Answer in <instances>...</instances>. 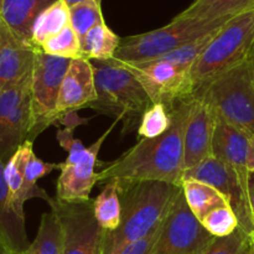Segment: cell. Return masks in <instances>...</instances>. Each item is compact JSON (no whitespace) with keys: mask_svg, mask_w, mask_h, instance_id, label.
<instances>
[{"mask_svg":"<svg viewBox=\"0 0 254 254\" xmlns=\"http://www.w3.org/2000/svg\"><path fill=\"white\" fill-rule=\"evenodd\" d=\"M36 51L0 19V88L16 83L31 73Z\"/></svg>","mask_w":254,"mask_h":254,"instance_id":"e0dca14e","label":"cell"},{"mask_svg":"<svg viewBox=\"0 0 254 254\" xmlns=\"http://www.w3.org/2000/svg\"><path fill=\"white\" fill-rule=\"evenodd\" d=\"M191 101L179 104L171 112L170 129L154 139L141 138L117 160L99 173L101 181L117 179L123 183L160 181L174 186L183 184L184 130L190 112Z\"/></svg>","mask_w":254,"mask_h":254,"instance_id":"6da1fadb","label":"cell"},{"mask_svg":"<svg viewBox=\"0 0 254 254\" xmlns=\"http://www.w3.org/2000/svg\"><path fill=\"white\" fill-rule=\"evenodd\" d=\"M119 64L138 78L151 103H163L170 112L195 96L190 69L181 68L160 60L144 64Z\"/></svg>","mask_w":254,"mask_h":254,"instance_id":"30bf717a","label":"cell"},{"mask_svg":"<svg viewBox=\"0 0 254 254\" xmlns=\"http://www.w3.org/2000/svg\"><path fill=\"white\" fill-rule=\"evenodd\" d=\"M69 15H71V27L77 34L79 41H82L89 30L102 22H106L102 14L101 4H98L97 0H86L73 6H69Z\"/></svg>","mask_w":254,"mask_h":254,"instance_id":"4316f807","label":"cell"},{"mask_svg":"<svg viewBox=\"0 0 254 254\" xmlns=\"http://www.w3.org/2000/svg\"><path fill=\"white\" fill-rule=\"evenodd\" d=\"M230 19L232 17L216 20L174 17L170 24L160 29L122 39L121 46L113 60L126 64L155 61L189 42L216 31Z\"/></svg>","mask_w":254,"mask_h":254,"instance_id":"5b68a950","label":"cell"},{"mask_svg":"<svg viewBox=\"0 0 254 254\" xmlns=\"http://www.w3.org/2000/svg\"><path fill=\"white\" fill-rule=\"evenodd\" d=\"M216 31H217V30H216ZM216 31L210 32V34L205 35V36L200 37V39L195 40V41L189 42V44L181 46L180 49L175 50V51L173 52H169L165 56L160 57V59L158 60L169 62V64H174V66L181 67V68L191 69V67L193 66L196 60L200 57V55L205 51L207 45L210 44L211 39H212L213 35L216 34Z\"/></svg>","mask_w":254,"mask_h":254,"instance_id":"1f68e13d","label":"cell"},{"mask_svg":"<svg viewBox=\"0 0 254 254\" xmlns=\"http://www.w3.org/2000/svg\"><path fill=\"white\" fill-rule=\"evenodd\" d=\"M251 136L252 135L217 116L215 135H213L212 154L215 158L222 160L235 171L248 200H250L251 180L250 165H248Z\"/></svg>","mask_w":254,"mask_h":254,"instance_id":"9a60e30c","label":"cell"},{"mask_svg":"<svg viewBox=\"0 0 254 254\" xmlns=\"http://www.w3.org/2000/svg\"><path fill=\"white\" fill-rule=\"evenodd\" d=\"M0 254H12L9 250H7L6 246L2 243L1 240H0Z\"/></svg>","mask_w":254,"mask_h":254,"instance_id":"74e56055","label":"cell"},{"mask_svg":"<svg viewBox=\"0 0 254 254\" xmlns=\"http://www.w3.org/2000/svg\"><path fill=\"white\" fill-rule=\"evenodd\" d=\"M96 99L97 89L93 64L86 59L72 60L60 91L57 121L64 114L77 112L93 103Z\"/></svg>","mask_w":254,"mask_h":254,"instance_id":"2e32d148","label":"cell"},{"mask_svg":"<svg viewBox=\"0 0 254 254\" xmlns=\"http://www.w3.org/2000/svg\"><path fill=\"white\" fill-rule=\"evenodd\" d=\"M171 123V112L163 103H153L141 117L138 135L144 139L158 138L170 129Z\"/></svg>","mask_w":254,"mask_h":254,"instance_id":"83f0119b","label":"cell"},{"mask_svg":"<svg viewBox=\"0 0 254 254\" xmlns=\"http://www.w3.org/2000/svg\"><path fill=\"white\" fill-rule=\"evenodd\" d=\"M252 10H254V0H193L188 9L175 17L216 20L237 16Z\"/></svg>","mask_w":254,"mask_h":254,"instance_id":"44dd1931","label":"cell"},{"mask_svg":"<svg viewBox=\"0 0 254 254\" xmlns=\"http://www.w3.org/2000/svg\"><path fill=\"white\" fill-rule=\"evenodd\" d=\"M64 1L67 2V5H68V6H73V5L78 4V2L86 1V0H64Z\"/></svg>","mask_w":254,"mask_h":254,"instance_id":"f35d334b","label":"cell"},{"mask_svg":"<svg viewBox=\"0 0 254 254\" xmlns=\"http://www.w3.org/2000/svg\"><path fill=\"white\" fill-rule=\"evenodd\" d=\"M49 205L61 223L62 254H102L104 230L94 217L92 201L67 203L55 197Z\"/></svg>","mask_w":254,"mask_h":254,"instance_id":"8fae6325","label":"cell"},{"mask_svg":"<svg viewBox=\"0 0 254 254\" xmlns=\"http://www.w3.org/2000/svg\"><path fill=\"white\" fill-rule=\"evenodd\" d=\"M97 2H98V4H101V2H102V0H97Z\"/></svg>","mask_w":254,"mask_h":254,"instance_id":"b9f144b4","label":"cell"},{"mask_svg":"<svg viewBox=\"0 0 254 254\" xmlns=\"http://www.w3.org/2000/svg\"><path fill=\"white\" fill-rule=\"evenodd\" d=\"M253 60H254V55H253Z\"/></svg>","mask_w":254,"mask_h":254,"instance_id":"ee69618b","label":"cell"},{"mask_svg":"<svg viewBox=\"0 0 254 254\" xmlns=\"http://www.w3.org/2000/svg\"><path fill=\"white\" fill-rule=\"evenodd\" d=\"M254 55V10L228 20L216 31L190 69L195 94ZM195 97V96H193Z\"/></svg>","mask_w":254,"mask_h":254,"instance_id":"3957f363","label":"cell"},{"mask_svg":"<svg viewBox=\"0 0 254 254\" xmlns=\"http://www.w3.org/2000/svg\"><path fill=\"white\" fill-rule=\"evenodd\" d=\"M250 201L252 210L254 211V174H251V180H250Z\"/></svg>","mask_w":254,"mask_h":254,"instance_id":"8d00e7d4","label":"cell"},{"mask_svg":"<svg viewBox=\"0 0 254 254\" xmlns=\"http://www.w3.org/2000/svg\"><path fill=\"white\" fill-rule=\"evenodd\" d=\"M202 254H252V242L250 235L238 227L232 235L213 238Z\"/></svg>","mask_w":254,"mask_h":254,"instance_id":"4dcf8cb0","label":"cell"},{"mask_svg":"<svg viewBox=\"0 0 254 254\" xmlns=\"http://www.w3.org/2000/svg\"><path fill=\"white\" fill-rule=\"evenodd\" d=\"M64 253V235L59 216L51 210L42 215L39 231L34 242L19 254H62Z\"/></svg>","mask_w":254,"mask_h":254,"instance_id":"484cf974","label":"cell"},{"mask_svg":"<svg viewBox=\"0 0 254 254\" xmlns=\"http://www.w3.org/2000/svg\"><path fill=\"white\" fill-rule=\"evenodd\" d=\"M185 179H195L212 186L228 200L237 215L240 227L248 235L253 230V210L250 200L245 195L235 171L220 159L211 156L197 166L184 171Z\"/></svg>","mask_w":254,"mask_h":254,"instance_id":"7c38bea8","label":"cell"},{"mask_svg":"<svg viewBox=\"0 0 254 254\" xmlns=\"http://www.w3.org/2000/svg\"><path fill=\"white\" fill-rule=\"evenodd\" d=\"M250 237H251V242H252V250L254 251V211H253V230L252 232H251Z\"/></svg>","mask_w":254,"mask_h":254,"instance_id":"ab89813d","label":"cell"},{"mask_svg":"<svg viewBox=\"0 0 254 254\" xmlns=\"http://www.w3.org/2000/svg\"><path fill=\"white\" fill-rule=\"evenodd\" d=\"M212 106L218 117L254 135L253 57L195 94Z\"/></svg>","mask_w":254,"mask_h":254,"instance_id":"8992f818","label":"cell"},{"mask_svg":"<svg viewBox=\"0 0 254 254\" xmlns=\"http://www.w3.org/2000/svg\"><path fill=\"white\" fill-rule=\"evenodd\" d=\"M118 121H114L112 126L86 149L83 158L79 163L73 165L60 164V176L56 186V198L67 203H79L91 201L89 195L98 181H101L99 173L94 171L98 163V153L107 136L112 133Z\"/></svg>","mask_w":254,"mask_h":254,"instance_id":"4fadbf2b","label":"cell"},{"mask_svg":"<svg viewBox=\"0 0 254 254\" xmlns=\"http://www.w3.org/2000/svg\"><path fill=\"white\" fill-rule=\"evenodd\" d=\"M73 129L64 128L57 130V140L60 145L67 151V159L64 161V165H73V164L79 163L86 153V146L82 144L79 139L74 138Z\"/></svg>","mask_w":254,"mask_h":254,"instance_id":"d6a6232c","label":"cell"},{"mask_svg":"<svg viewBox=\"0 0 254 254\" xmlns=\"http://www.w3.org/2000/svg\"><path fill=\"white\" fill-rule=\"evenodd\" d=\"M166 216V215H165ZM164 216V218H165ZM164 218L161 220V222L149 233L148 236H145L141 240L136 241V242L130 243L127 247H124L118 254H151L154 246H155L156 240H158L159 235H160L161 227H163Z\"/></svg>","mask_w":254,"mask_h":254,"instance_id":"836d02e7","label":"cell"},{"mask_svg":"<svg viewBox=\"0 0 254 254\" xmlns=\"http://www.w3.org/2000/svg\"><path fill=\"white\" fill-rule=\"evenodd\" d=\"M87 122H88L87 119L78 117L77 112H69V113H66L60 117L59 121L56 122V126L57 124H62V126H64V128H69L74 130V128H77L81 124H86Z\"/></svg>","mask_w":254,"mask_h":254,"instance_id":"e575fe53","label":"cell"},{"mask_svg":"<svg viewBox=\"0 0 254 254\" xmlns=\"http://www.w3.org/2000/svg\"><path fill=\"white\" fill-rule=\"evenodd\" d=\"M201 225L213 237H226L240 227V221L233 208L226 205L211 211L201 221Z\"/></svg>","mask_w":254,"mask_h":254,"instance_id":"f546056e","label":"cell"},{"mask_svg":"<svg viewBox=\"0 0 254 254\" xmlns=\"http://www.w3.org/2000/svg\"><path fill=\"white\" fill-rule=\"evenodd\" d=\"M122 39L109 29L106 22L89 30L82 39L81 50L83 59L89 61H109L116 57Z\"/></svg>","mask_w":254,"mask_h":254,"instance_id":"cb8c5ba5","label":"cell"},{"mask_svg":"<svg viewBox=\"0 0 254 254\" xmlns=\"http://www.w3.org/2000/svg\"><path fill=\"white\" fill-rule=\"evenodd\" d=\"M31 73L0 88V160L6 164L29 140L32 126Z\"/></svg>","mask_w":254,"mask_h":254,"instance_id":"9c48e42d","label":"cell"},{"mask_svg":"<svg viewBox=\"0 0 254 254\" xmlns=\"http://www.w3.org/2000/svg\"><path fill=\"white\" fill-rule=\"evenodd\" d=\"M40 50L44 54L62 57V59H83L81 50V41H79L74 30L71 27V25L67 26L64 30H62L60 34L55 35L51 39L45 41L42 46L40 47Z\"/></svg>","mask_w":254,"mask_h":254,"instance_id":"f1b7e54d","label":"cell"},{"mask_svg":"<svg viewBox=\"0 0 254 254\" xmlns=\"http://www.w3.org/2000/svg\"><path fill=\"white\" fill-rule=\"evenodd\" d=\"M252 254H254V251L253 250H252Z\"/></svg>","mask_w":254,"mask_h":254,"instance_id":"7bdbcfd3","label":"cell"},{"mask_svg":"<svg viewBox=\"0 0 254 254\" xmlns=\"http://www.w3.org/2000/svg\"><path fill=\"white\" fill-rule=\"evenodd\" d=\"M213 238L192 215L180 188L166 212L151 254H202Z\"/></svg>","mask_w":254,"mask_h":254,"instance_id":"ba28073f","label":"cell"},{"mask_svg":"<svg viewBox=\"0 0 254 254\" xmlns=\"http://www.w3.org/2000/svg\"><path fill=\"white\" fill-rule=\"evenodd\" d=\"M34 141L26 140L5 164V179L10 192L11 206L15 212L21 217H25L24 203L25 198V169L30 158L34 154L32 149Z\"/></svg>","mask_w":254,"mask_h":254,"instance_id":"ffe728a7","label":"cell"},{"mask_svg":"<svg viewBox=\"0 0 254 254\" xmlns=\"http://www.w3.org/2000/svg\"><path fill=\"white\" fill-rule=\"evenodd\" d=\"M179 189L160 181H121V223L117 230L104 231L102 254H118L148 236L166 215Z\"/></svg>","mask_w":254,"mask_h":254,"instance_id":"7a4b0ae2","label":"cell"},{"mask_svg":"<svg viewBox=\"0 0 254 254\" xmlns=\"http://www.w3.org/2000/svg\"><path fill=\"white\" fill-rule=\"evenodd\" d=\"M2 5H4V0H0V19H1V11H2Z\"/></svg>","mask_w":254,"mask_h":254,"instance_id":"60d3db41","label":"cell"},{"mask_svg":"<svg viewBox=\"0 0 254 254\" xmlns=\"http://www.w3.org/2000/svg\"><path fill=\"white\" fill-rule=\"evenodd\" d=\"M72 60L51 56L41 50L35 52L31 71V114L32 126L29 140L57 121V103L62 81Z\"/></svg>","mask_w":254,"mask_h":254,"instance_id":"52a82bcc","label":"cell"},{"mask_svg":"<svg viewBox=\"0 0 254 254\" xmlns=\"http://www.w3.org/2000/svg\"><path fill=\"white\" fill-rule=\"evenodd\" d=\"M97 222L104 231L118 228L122 218L121 181L111 179L106 181L103 190L92 201Z\"/></svg>","mask_w":254,"mask_h":254,"instance_id":"d4e9b609","label":"cell"},{"mask_svg":"<svg viewBox=\"0 0 254 254\" xmlns=\"http://www.w3.org/2000/svg\"><path fill=\"white\" fill-rule=\"evenodd\" d=\"M94 69L97 99L89 108L123 122V133L139 126L151 101L144 87L128 68L116 60L91 61Z\"/></svg>","mask_w":254,"mask_h":254,"instance_id":"277c9868","label":"cell"},{"mask_svg":"<svg viewBox=\"0 0 254 254\" xmlns=\"http://www.w3.org/2000/svg\"><path fill=\"white\" fill-rule=\"evenodd\" d=\"M217 113L201 98H192L184 130V169L189 170L213 156Z\"/></svg>","mask_w":254,"mask_h":254,"instance_id":"5bb4252c","label":"cell"},{"mask_svg":"<svg viewBox=\"0 0 254 254\" xmlns=\"http://www.w3.org/2000/svg\"><path fill=\"white\" fill-rule=\"evenodd\" d=\"M57 0H4L1 19L12 32L26 44L31 45L32 27L44 10Z\"/></svg>","mask_w":254,"mask_h":254,"instance_id":"d6986e66","label":"cell"},{"mask_svg":"<svg viewBox=\"0 0 254 254\" xmlns=\"http://www.w3.org/2000/svg\"><path fill=\"white\" fill-rule=\"evenodd\" d=\"M71 25L69 6L64 0H57L39 15L32 27L31 44L40 50L45 41L60 34L62 30Z\"/></svg>","mask_w":254,"mask_h":254,"instance_id":"603a6c76","label":"cell"},{"mask_svg":"<svg viewBox=\"0 0 254 254\" xmlns=\"http://www.w3.org/2000/svg\"><path fill=\"white\" fill-rule=\"evenodd\" d=\"M250 173L254 174V135L251 136V149H250Z\"/></svg>","mask_w":254,"mask_h":254,"instance_id":"d590c367","label":"cell"},{"mask_svg":"<svg viewBox=\"0 0 254 254\" xmlns=\"http://www.w3.org/2000/svg\"><path fill=\"white\" fill-rule=\"evenodd\" d=\"M0 240L12 254L29 247L25 217L17 215L11 206L9 188L5 179V164L0 160Z\"/></svg>","mask_w":254,"mask_h":254,"instance_id":"ac0fdd59","label":"cell"},{"mask_svg":"<svg viewBox=\"0 0 254 254\" xmlns=\"http://www.w3.org/2000/svg\"><path fill=\"white\" fill-rule=\"evenodd\" d=\"M181 189L189 208L200 222L211 211L230 205L227 198L220 191L202 181L185 179L181 184Z\"/></svg>","mask_w":254,"mask_h":254,"instance_id":"7402d4cb","label":"cell"}]
</instances>
